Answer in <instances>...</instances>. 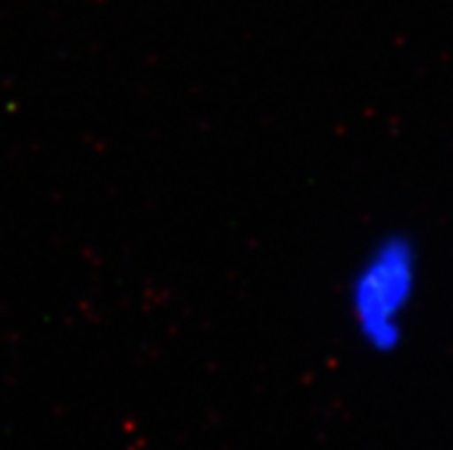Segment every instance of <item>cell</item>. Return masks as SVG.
Returning <instances> with one entry per match:
<instances>
[{"instance_id":"1","label":"cell","mask_w":453,"mask_h":450,"mask_svg":"<svg viewBox=\"0 0 453 450\" xmlns=\"http://www.w3.org/2000/svg\"><path fill=\"white\" fill-rule=\"evenodd\" d=\"M424 286V257L412 234L391 230L364 248L345 286V317L366 352L405 345Z\"/></svg>"}]
</instances>
